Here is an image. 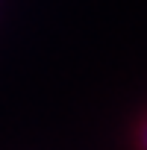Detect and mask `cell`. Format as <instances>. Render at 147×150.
<instances>
[{
  "instance_id": "cell-1",
  "label": "cell",
  "mask_w": 147,
  "mask_h": 150,
  "mask_svg": "<svg viewBox=\"0 0 147 150\" xmlns=\"http://www.w3.org/2000/svg\"><path fill=\"white\" fill-rule=\"evenodd\" d=\"M144 150H147V129H144Z\"/></svg>"
}]
</instances>
